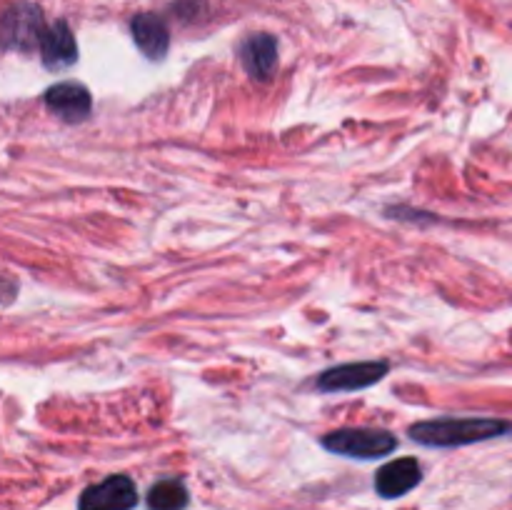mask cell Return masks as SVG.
Returning a JSON list of instances; mask_svg holds the SVG:
<instances>
[{"label":"cell","instance_id":"5b68a950","mask_svg":"<svg viewBox=\"0 0 512 510\" xmlns=\"http://www.w3.org/2000/svg\"><path fill=\"white\" fill-rule=\"evenodd\" d=\"M388 375V363L368 360V363H345L338 368H328L318 378V388L323 393H345V390H363L375 385Z\"/></svg>","mask_w":512,"mask_h":510},{"label":"cell","instance_id":"ba28073f","mask_svg":"<svg viewBox=\"0 0 512 510\" xmlns=\"http://www.w3.org/2000/svg\"><path fill=\"white\" fill-rule=\"evenodd\" d=\"M420 480H423V470H420L418 460L400 458L378 470V475H375V490L383 498H400V495L410 493Z\"/></svg>","mask_w":512,"mask_h":510},{"label":"cell","instance_id":"277c9868","mask_svg":"<svg viewBox=\"0 0 512 510\" xmlns=\"http://www.w3.org/2000/svg\"><path fill=\"white\" fill-rule=\"evenodd\" d=\"M138 505V490L128 475H110L100 483L88 485L78 500V510H133Z\"/></svg>","mask_w":512,"mask_h":510},{"label":"cell","instance_id":"8992f818","mask_svg":"<svg viewBox=\"0 0 512 510\" xmlns=\"http://www.w3.org/2000/svg\"><path fill=\"white\" fill-rule=\"evenodd\" d=\"M45 105L65 123H83L93 113L90 90L80 83H58L45 90Z\"/></svg>","mask_w":512,"mask_h":510},{"label":"cell","instance_id":"7a4b0ae2","mask_svg":"<svg viewBox=\"0 0 512 510\" xmlns=\"http://www.w3.org/2000/svg\"><path fill=\"white\" fill-rule=\"evenodd\" d=\"M323 445L335 455L358 460H375L398 448V438L380 428H340L323 438Z\"/></svg>","mask_w":512,"mask_h":510},{"label":"cell","instance_id":"7c38bea8","mask_svg":"<svg viewBox=\"0 0 512 510\" xmlns=\"http://www.w3.org/2000/svg\"><path fill=\"white\" fill-rule=\"evenodd\" d=\"M15 290H18V283L10 278H5V275H0V305L10 303L15 295Z\"/></svg>","mask_w":512,"mask_h":510},{"label":"cell","instance_id":"6da1fadb","mask_svg":"<svg viewBox=\"0 0 512 510\" xmlns=\"http://www.w3.org/2000/svg\"><path fill=\"white\" fill-rule=\"evenodd\" d=\"M512 433V423L498 418H435L410 425L408 435L428 448H460Z\"/></svg>","mask_w":512,"mask_h":510},{"label":"cell","instance_id":"8fae6325","mask_svg":"<svg viewBox=\"0 0 512 510\" xmlns=\"http://www.w3.org/2000/svg\"><path fill=\"white\" fill-rule=\"evenodd\" d=\"M185 505H188V490L180 480H160L150 488V510H185Z\"/></svg>","mask_w":512,"mask_h":510},{"label":"cell","instance_id":"52a82bcc","mask_svg":"<svg viewBox=\"0 0 512 510\" xmlns=\"http://www.w3.org/2000/svg\"><path fill=\"white\" fill-rule=\"evenodd\" d=\"M40 58H43L45 68L63 70L78 60V45H75V35L70 33L68 23L58 20L53 25H45L43 35H40Z\"/></svg>","mask_w":512,"mask_h":510},{"label":"cell","instance_id":"9c48e42d","mask_svg":"<svg viewBox=\"0 0 512 510\" xmlns=\"http://www.w3.org/2000/svg\"><path fill=\"white\" fill-rule=\"evenodd\" d=\"M240 60H243L248 75L255 80H268L278 68V43L273 35L255 33L240 45Z\"/></svg>","mask_w":512,"mask_h":510},{"label":"cell","instance_id":"30bf717a","mask_svg":"<svg viewBox=\"0 0 512 510\" xmlns=\"http://www.w3.org/2000/svg\"><path fill=\"white\" fill-rule=\"evenodd\" d=\"M130 30H133L135 45L143 50V55H148L150 60L165 58L170 48V33L163 18L153 13H140L130 23Z\"/></svg>","mask_w":512,"mask_h":510},{"label":"cell","instance_id":"3957f363","mask_svg":"<svg viewBox=\"0 0 512 510\" xmlns=\"http://www.w3.org/2000/svg\"><path fill=\"white\" fill-rule=\"evenodd\" d=\"M45 23L43 13L35 5H13L5 10L0 18V48L13 50H33L38 48L40 35H43Z\"/></svg>","mask_w":512,"mask_h":510}]
</instances>
